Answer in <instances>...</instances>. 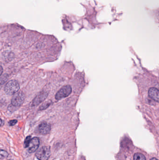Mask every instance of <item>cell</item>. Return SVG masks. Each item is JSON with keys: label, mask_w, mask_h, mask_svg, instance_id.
<instances>
[{"label": "cell", "mask_w": 159, "mask_h": 160, "mask_svg": "<svg viewBox=\"0 0 159 160\" xmlns=\"http://www.w3.org/2000/svg\"><path fill=\"white\" fill-rule=\"evenodd\" d=\"M20 89L19 84L16 80H12L8 82L5 87V91L8 95H14L18 92Z\"/></svg>", "instance_id": "6da1fadb"}, {"label": "cell", "mask_w": 159, "mask_h": 160, "mask_svg": "<svg viewBox=\"0 0 159 160\" xmlns=\"http://www.w3.org/2000/svg\"><path fill=\"white\" fill-rule=\"evenodd\" d=\"M50 148L44 146L36 152V156L39 160H48L51 155Z\"/></svg>", "instance_id": "7a4b0ae2"}, {"label": "cell", "mask_w": 159, "mask_h": 160, "mask_svg": "<svg viewBox=\"0 0 159 160\" xmlns=\"http://www.w3.org/2000/svg\"><path fill=\"white\" fill-rule=\"evenodd\" d=\"M72 91V88L70 85L64 86L56 94V99L60 100L67 97L71 93Z\"/></svg>", "instance_id": "3957f363"}, {"label": "cell", "mask_w": 159, "mask_h": 160, "mask_svg": "<svg viewBox=\"0 0 159 160\" xmlns=\"http://www.w3.org/2000/svg\"><path fill=\"white\" fill-rule=\"evenodd\" d=\"M25 95L22 91H18L14 94L11 99V103L14 106H20L24 101Z\"/></svg>", "instance_id": "277c9868"}, {"label": "cell", "mask_w": 159, "mask_h": 160, "mask_svg": "<svg viewBox=\"0 0 159 160\" xmlns=\"http://www.w3.org/2000/svg\"><path fill=\"white\" fill-rule=\"evenodd\" d=\"M40 144V141L37 137H34L31 139L29 146L27 147L28 148V151L29 153H32L36 151L38 148Z\"/></svg>", "instance_id": "5b68a950"}, {"label": "cell", "mask_w": 159, "mask_h": 160, "mask_svg": "<svg viewBox=\"0 0 159 160\" xmlns=\"http://www.w3.org/2000/svg\"><path fill=\"white\" fill-rule=\"evenodd\" d=\"M51 129V126L45 122L41 123L38 128L39 132L42 135L47 134L49 133Z\"/></svg>", "instance_id": "8992f818"}, {"label": "cell", "mask_w": 159, "mask_h": 160, "mask_svg": "<svg viewBox=\"0 0 159 160\" xmlns=\"http://www.w3.org/2000/svg\"><path fill=\"white\" fill-rule=\"evenodd\" d=\"M148 96L154 101L158 103L159 101V90L156 88H151L148 91Z\"/></svg>", "instance_id": "52a82bcc"}, {"label": "cell", "mask_w": 159, "mask_h": 160, "mask_svg": "<svg viewBox=\"0 0 159 160\" xmlns=\"http://www.w3.org/2000/svg\"><path fill=\"white\" fill-rule=\"evenodd\" d=\"M47 97V94L46 92H41L33 100L32 103L33 106H37L38 104L41 103V102H42V101L45 100V99Z\"/></svg>", "instance_id": "ba28073f"}, {"label": "cell", "mask_w": 159, "mask_h": 160, "mask_svg": "<svg viewBox=\"0 0 159 160\" xmlns=\"http://www.w3.org/2000/svg\"><path fill=\"white\" fill-rule=\"evenodd\" d=\"M134 160H146V157L141 153H136L134 155Z\"/></svg>", "instance_id": "9c48e42d"}, {"label": "cell", "mask_w": 159, "mask_h": 160, "mask_svg": "<svg viewBox=\"0 0 159 160\" xmlns=\"http://www.w3.org/2000/svg\"><path fill=\"white\" fill-rule=\"evenodd\" d=\"M9 154L7 152L3 150H0V159H3L4 158L7 157Z\"/></svg>", "instance_id": "30bf717a"}, {"label": "cell", "mask_w": 159, "mask_h": 160, "mask_svg": "<svg viewBox=\"0 0 159 160\" xmlns=\"http://www.w3.org/2000/svg\"><path fill=\"white\" fill-rule=\"evenodd\" d=\"M31 136H28L26 137L25 140L24 141V146L25 148H27L29 146V143L30 142V141H31Z\"/></svg>", "instance_id": "8fae6325"}, {"label": "cell", "mask_w": 159, "mask_h": 160, "mask_svg": "<svg viewBox=\"0 0 159 160\" xmlns=\"http://www.w3.org/2000/svg\"><path fill=\"white\" fill-rule=\"evenodd\" d=\"M17 122V120H16V119H14V120H10V122H9V125L10 126H13L14 125H16Z\"/></svg>", "instance_id": "7c38bea8"}, {"label": "cell", "mask_w": 159, "mask_h": 160, "mask_svg": "<svg viewBox=\"0 0 159 160\" xmlns=\"http://www.w3.org/2000/svg\"><path fill=\"white\" fill-rule=\"evenodd\" d=\"M49 106V104H48V103H46V104L45 103V104H43V105L40 107V109L42 110L45 109L47 108Z\"/></svg>", "instance_id": "4fadbf2b"}, {"label": "cell", "mask_w": 159, "mask_h": 160, "mask_svg": "<svg viewBox=\"0 0 159 160\" xmlns=\"http://www.w3.org/2000/svg\"><path fill=\"white\" fill-rule=\"evenodd\" d=\"M4 124V122L1 119H0V126H2Z\"/></svg>", "instance_id": "5bb4252c"}, {"label": "cell", "mask_w": 159, "mask_h": 160, "mask_svg": "<svg viewBox=\"0 0 159 160\" xmlns=\"http://www.w3.org/2000/svg\"><path fill=\"white\" fill-rule=\"evenodd\" d=\"M3 68H2V67H1V66H0V77H1V74H2V73H3Z\"/></svg>", "instance_id": "9a60e30c"}, {"label": "cell", "mask_w": 159, "mask_h": 160, "mask_svg": "<svg viewBox=\"0 0 159 160\" xmlns=\"http://www.w3.org/2000/svg\"><path fill=\"white\" fill-rule=\"evenodd\" d=\"M150 160H158V159H156V158H153L152 159H151Z\"/></svg>", "instance_id": "2e32d148"}]
</instances>
